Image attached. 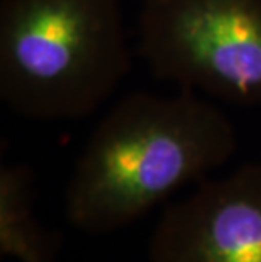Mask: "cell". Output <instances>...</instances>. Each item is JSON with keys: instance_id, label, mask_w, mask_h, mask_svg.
<instances>
[{"instance_id": "cell-1", "label": "cell", "mask_w": 261, "mask_h": 262, "mask_svg": "<svg viewBox=\"0 0 261 262\" xmlns=\"http://www.w3.org/2000/svg\"><path fill=\"white\" fill-rule=\"evenodd\" d=\"M236 149L231 119L195 92L127 95L83 149L66 186V219L93 235L119 230L176 189L204 181Z\"/></svg>"}, {"instance_id": "cell-2", "label": "cell", "mask_w": 261, "mask_h": 262, "mask_svg": "<svg viewBox=\"0 0 261 262\" xmlns=\"http://www.w3.org/2000/svg\"><path fill=\"white\" fill-rule=\"evenodd\" d=\"M129 71L121 0H2L0 98L15 114L82 119Z\"/></svg>"}, {"instance_id": "cell-3", "label": "cell", "mask_w": 261, "mask_h": 262, "mask_svg": "<svg viewBox=\"0 0 261 262\" xmlns=\"http://www.w3.org/2000/svg\"><path fill=\"white\" fill-rule=\"evenodd\" d=\"M137 53L159 80L261 107V0H143Z\"/></svg>"}, {"instance_id": "cell-4", "label": "cell", "mask_w": 261, "mask_h": 262, "mask_svg": "<svg viewBox=\"0 0 261 262\" xmlns=\"http://www.w3.org/2000/svg\"><path fill=\"white\" fill-rule=\"evenodd\" d=\"M151 262H261V161L166 206L149 241Z\"/></svg>"}, {"instance_id": "cell-5", "label": "cell", "mask_w": 261, "mask_h": 262, "mask_svg": "<svg viewBox=\"0 0 261 262\" xmlns=\"http://www.w3.org/2000/svg\"><path fill=\"white\" fill-rule=\"evenodd\" d=\"M59 237L32 210V172L26 166L0 168V249L21 262H54Z\"/></svg>"}]
</instances>
